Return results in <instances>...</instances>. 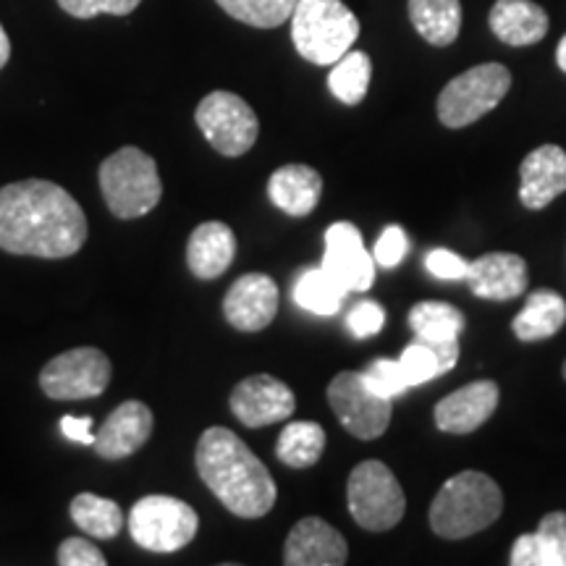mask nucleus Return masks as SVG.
Wrapping results in <instances>:
<instances>
[{
	"instance_id": "nucleus-32",
	"label": "nucleus",
	"mask_w": 566,
	"mask_h": 566,
	"mask_svg": "<svg viewBox=\"0 0 566 566\" xmlns=\"http://www.w3.org/2000/svg\"><path fill=\"white\" fill-rule=\"evenodd\" d=\"M399 365H401V370H405L409 386H412V388L422 386V384H430V380H436L438 375H446L438 352L430 344L420 342V338H417V342H412L405 352H401Z\"/></svg>"
},
{
	"instance_id": "nucleus-19",
	"label": "nucleus",
	"mask_w": 566,
	"mask_h": 566,
	"mask_svg": "<svg viewBox=\"0 0 566 566\" xmlns=\"http://www.w3.org/2000/svg\"><path fill=\"white\" fill-rule=\"evenodd\" d=\"M566 192V153L558 145L537 147L520 166V200L530 210H543Z\"/></svg>"
},
{
	"instance_id": "nucleus-16",
	"label": "nucleus",
	"mask_w": 566,
	"mask_h": 566,
	"mask_svg": "<svg viewBox=\"0 0 566 566\" xmlns=\"http://www.w3.org/2000/svg\"><path fill=\"white\" fill-rule=\"evenodd\" d=\"M499 407V386L493 380H475L449 394L436 405V424L443 433L467 436L491 420Z\"/></svg>"
},
{
	"instance_id": "nucleus-5",
	"label": "nucleus",
	"mask_w": 566,
	"mask_h": 566,
	"mask_svg": "<svg viewBox=\"0 0 566 566\" xmlns=\"http://www.w3.org/2000/svg\"><path fill=\"white\" fill-rule=\"evenodd\" d=\"M101 189L108 210L122 221L147 216L163 197L158 163L139 147H122L103 160Z\"/></svg>"
},
{
	"instance_id": "nucleus-6",
	"label": "nucleus",
	"mask_w": 566,
	"mask_h": 566,
	"mask_svg": "<svg viewBox=\"0 0 566 566\" xmlns=\"http://www.w3.org/2000/svg\"><path fill=\"white\" fill-rule=\"evenodd\" d=\"M509 87H512V71L501 63H480L467 69L438 95V118L449 129H464L504 101Z\"/></svg>"
},
{
	"instance_id": "nucleus-14",
	"label": "nucleus",
	"mask_w": 566,
	"mask_h": 566,
	"mask_svg": "<svg viewBox=\"0 0 566 566\" xmlns=\"http://www.w3.org/2000/svg\"><path fill=\"white\" fill-rule=\"evenodd\" d=\"M279 313V286L271 275L247 273L231 283L223 300V315L229 325L244 334L263 331Z\"/></svg>"
},
{
	"instance_id": "nucleus-30",
	"label": "nucleus",
	"mask_w": 566,
	"mask_h": 566,
	"mask_svg": "<svg viewBox=\"0 0 566 566\" xmlns=\"http://www.w3.org/2000/svg\"><path fill=\"white\" fill-rule=\"evenodd\" d=\"M373 80V61L363 51H349L342 55L328 74V87L344 105H359L365 101Z\"/></svg>"
},
{
	"instance_id": "nucleus-13",
	"label": "nucleus",
	"mask_w": 566,
	"mask_h": 566,
	"mask_svg": "<svg viewBox=\"0 0 566 566\" xmlns=\"http://www.w3.org/2000/svg\"><path fill=\"white\" fill-rule=\"evenodd\" d=\"M323 268L346 292H367L375 281V258L365 250L363 233L354 223L338 221L325 231Z\"/></svg>"
},
{
	"instance_id": "nucleus-12",
	"label": "nucleus",
	"mask_w": 566,
	"mask_h": 566,
	"mask_svg": "<svg viewBox=\"0 0 566 566\" xmlns=\"http://www.w3.org/2000/svg\"><path fill=\"white\" fill-rule=\"evenodd\" d=\"M231 412L247 428H265L294 415L296 396L273 375H250L231 391Z\"/></svg>"
},
{
	"instance_id": "nucleus-15",
	"label": "nucleus",
	"mask_w": 566,
	"mask_h": 566,
	"mask_svg": "<svg viewBox=\"0 0 566 566\" xmlns=\"http://www.w3.org/2000/svg\"><path fill=\"white\" fill-rule=\"evenodd\" d=\"M349 558L344 535L321 516H304L294 525L283 546V564L289 566H342Z\"/></svg>"
},
{
	"instance_id": "nucleus-2",
	"label": "nucleus",
	"mask_w": 566,
	"mask_h": 566,
	"mask_svg": "<svg viewBox=\"0 0 566 566\" xmlns=\"http://www.w3.org/2000/svg\"><path fill=\"white\" fill-rule=\"evenodd\" d=\"M197 472L231 514L260 520L275 506L279 488L268 467L229 428H208L195 454Z\"/></svg>"
},
{
	"instance_id": "nucleus-25",
	"label": "nucleus",
	"mask_w": 566,
	"mask_h": 566,
	"mask_svg": "<svg viewBox=\"0 0 566 566\" xmlns=\"http://www.w3.org/2000/svg\"><path fill=\"white\" fill-rule=\"evenodd\" d=\"M409 21L424 42L446 48L462 30V3L459 0H409Z\"/></svg>"
},
{
	"instance_id": "nucleus-10",
	"label": "nucleus",
	"mask_w": 566,
	"mask_h": 566,
	"mask_svg": "<svg viewBox=\"0 0 566 566\" xmlns=\"http://www.w3.org/2000/svg\"><path fill=\"white\" fill-rule=\"evenodd\" d=\"M394 399L375 394L365 384L363 373H338L328 386V405L344 424L346 433L359 441H375L388 430L394 415Z\"/></svg>"
},
{
	"instance_id": "nucleus-22",
	"label": "nucleus",
	"mask_w": 566,
	"mask_h": 566,
	"mask_svg": "<svg viewBox=\"0 0 566 566\" xmlns=\"http://www.w3.org/2000/svg\"><path fill=\"white\" fill-rule=\"evenodd\" d=\"M323 195V176L315 168L292 163L281 166L268 181V197L275 208L292 218H304L317 208Z\"/></svg>"
},
{
	"instance_id": "nucleus-42",
	"label": "nucleus",
	"mask_w": 566,
	"mask_h": 566,
	"mask_svg": "<svg viewBox=\"0 0 566 566\" xmlns=\"http://www.w3.org/2000/svg\"><path fill=\"white\" fill-rule=\"evenodd\" d=\"M562 373H564V378H566V363H564V367H562Z\"/></svg>"
},
{
	"instance_id": "nucleus-17",
	"label": "nucleus",
	"mask_w": 566,
	"mask_h": 566,
	"mask_svg": "<svg viewBox=\"0 0 566 566\" xmlns=\"http://www.w3.org/2000/svg\"><path fill=\"white\" fill-rule=\"evenodd\" d=\"M464 281L470 283L472 294L480 296V300L509 302L525 294L527 263L520 254L491 252L472 260Z\"/></svg>"
},
{
	"instance_id": "nucleus-39",
	"label": "nucleus",
	"mask_w": 566,
	"mask_h": 566,
	"mask_svg": "<svg viewBox=\"0 0 566 566\" xmlns=\"http://www.w3.org/2000/svg\"><path fill=\"white\" fill-rule=\"evenodd\" d=\"M92 428H95L92 417H63L61 420V433L74 443H84V446L95 443V430Z\"/></svg>"
},
{
	"instance_id": "nucleus-38",
	"label": "nucleus",
	"mask_w": 566,
	"mask_h": 566,
	"mask_svg": "<svg viewBox=\"0 0 566 566\" xmlns=\"http://www.w3.org/2000/svg\"><path fill=\"white\" fill-rule=\"evenodd\" d=\"M59 564L61 566H105L103 551L95 543L84 541V537H69L59 548Z\"/></svg>"
},
{
	"instance_id": "nucleus-1",
	"label": "nucleus",
	"mask_w": 566,
	"mask_h": 566,
	"mask_svg": "<svg viewBox=\"0 0 566 566\" xmlns=\"http://www.w3.org/2000/svg\"><path fill=\"white\" fill-rule=\"evenodd\" d=\"M87 242V216L59 184L13 181L0 189V250L61 260Z\"/></svg>"
},
{
	"instance_id": "nucleus-31",
	"label": "nucleus",
	"mask_w": 566,
	"mask_h": 566,
	"mask_svg": "<svg viewBox=\"0 0 566 566\" xmlns=\"http://www.w3.org/2000/svg\"><path fill=\"white\" fill-rule=\"evenodd\" d=\"M231 19L254 30H275L292 19L296 0H216Z\"/></svg>"
},
{
	"instance_id": "nucleus-9",
	"label": "nucleus",
	"mask_w": 566,
	"mask_h": 566,
	"mask_svg": "<svg viewBox=\"0 0 566 566\" xmlns=\"http://www.w3.org/2000/svg\"><path fill=\"white\" fill-rule=\"evenodd\" d=\"M195 122L210 142L212 150L226 158H242L258 142L260 122L250 103L226 90H216L197 105Z\"/></svg>"
},
{
	"instance_id": "nucleus-4",
	"label": "nucleus",
	"mask_w": 566,
	"mask_h": 566,
	"mask_svg": "<svg viewBox=\"0 0 566 566\" xmlns=\"http://www.w3.org/2000/svg\"><path fill=\"white\" fill-rule=\"evenodd\" d=\"M357 38L359 19L344 0H296L292 42L304 61L315 66H334L352 51Z\"/></svg>"
},
{
	"instance_id": "nucleus-18",
	"label": "nucleus",
	"mask_w": 566,
	"mask_h": 566,
	"mask_svg": "<svg viewBox=\"0 0 566 566\" xmlns=\"http://www.w3.org/2000/svg\"><path fill=\"white\" fill-rule=\"evenodd\" d=\"M153 424L155 420L150 407L142 405V401H124L103 422V428L95 433V443L92 446H95V451L103 459L116 462V459L132 457L134 451H139L142 446L150 441Z\"/></svg>"
},
{
	"instance_id": "nucleus-8",
	"label": "nucleus",
	"mask_w": 566,
	"mask_h": 566,
	"mask_svg": "<svg viewBox=\"0 0 566 566\" xmlns=\"http://www.w3.org/2000/svg\"><path fill=\"white\" fill-rule=\"evenodd\" d=\"M200 516L187 501L174 495H145L129 512L134 543L153 554H174L195 541Z\"/></svg>"
},
{
	"instance_id": "nucleus-34",
	"label": "nucleus",
	"mask_w": 566,
	"mask_h": 566,
	"mask_svg": "<svg viewBox=\"0 0 566 566\" xmlns=\"http://www.w3.org/2000/svg\"><path fill=\"white\" fill-rule=\"evenodd\" d=\"M142 0H59V6L69 17L74 19H95L103 13L111 17H129L132 11H137Z\"/></svg>"
},
{
	"instance_id": "nucleus-7",
	"label": "nucleus",
	"mask_w": 566,
	"mask_h": 566,
	"mask_svg": "<svg viewBox=\"0 0 566 566\" xmlns=\"http://www.w3.org/2000/svg\"><path fill=\"white\" fill-rule=\"evenodd\" d=\"M346 501H349L352 520L370 533H386L396 527L407 512L399 480L378 459H367L354 467L346 485Z\"/></svg>"
},
{
	"instance_id": "nucleus-23",
	"label": "nucleus",
	"mask_w": 566,
	"mask_h": 566,
	"mask_svg": "<svg viewBox=\"0 0 566 566\" xmlns=\"http://www.w3.org/2000/svg\"><path fill=\"white\" fill-rule=\"evenodd\" d=\"M512 566H566V512H551L535 533L516 537L509 556Z\"/></svg>"
},
{
	"instance_id": "nucleus-33",
	"label": "nucleus",
	"mask_w": 566,
	"mask_h": 566,
	"mask_svg": "<svg viewBox=\"0 0 566 566\" xmlns=\"http://www.w3.org/2000/svg\"><path fill=\"white\" fill-rule=\"evenodd\" d=\"M363 378L375 394L386 396V399H396V396L407 394L412 388L405 370H401L399 359H375L367 370H363Z\"/></svg>"
},
{
	"instance_id": "nucleus-20",
	"label": "nucleus",
	"mask_w": 566,
	"mask_h": 566,
	"mask_svg": "<svg viewBox=\"0 0 566 566\" xmlns=\"http://www.w3.org/2000/svg\"><path fill=\"white\" fill-rule=\"evenodd\" d=\"M237 258V237L221 221H208L197 226L187 244V265L195 279L212 281L221 279Z\"/></svg>"
},
{
	"instance_id": "nucleus-27",
	"label": "nucleus",
	"mask_w": 566,
	"mask_h": 566,
	"mask_svg": "<svg viewBox=\"0 0 566 566\" xmlns=\"http://www.w3.org/2000/svg\"><path fill=\"white\" fill-rule=\"evenodd\" d=\"M325 443H328V438H325V430L317 422H289L281 430L279 443H275V457L292 470H307V467L321 462Z\"/></svg>"
},
{
	"instance_id": "nucleus-11",
	"label": "nucleus",
	"mask_w": 566,
	"mask_h": 566,
	"mask_svg": "<svg viewBox=\"0 0 566 566\" xmlns=\"http://www.w3.org/2000/svg\"><path fill=\"white\" fill-rule=\"evenodd\" d=\"M108 354L92 346L63 352L42 367L40 388L55 401H82L101 396L111 384Z\"/></svg>"
},
{
	"instance_id": "nucleus-29",
	"label": "nucleus",
	"mask_w": 566,
	"mask_h": 566,
	"mask_svg": "<svg viewBox=\"0 0 566 566\" xmlns=\"http://www.w3.org/2000/svg\"><path fill=\"white\" fill-rule=\"evenodd\" d=\"M71 520L76 522L82 533L101 537V541H111L124 527L122 506L95 493H80L71 501Z\"/></svg>"
},
{
	"instance_id": "nucleus-26",
	"label": "nucleus",
	"mask_w": 566,
	"mask_h": 566,
	"mask_svg": "<svg viewBox=\"0 0 566 566\" xmlns=\"http://www.w3.org/2000/svg\"><path fill=\"white\" fill-rule=\"evenodd\" d=\"M409 328L424 344H459L464 315L449 302H420L409 310Z\"/></svg>"
},
{
	"instance_id": "nucleus-21",
	"label": "nucleus",
	"mask_w": 566,
	"mask_h": 566,
	"mask_svg": "<svg viewBox=\"0 0 566 566\" xmlns=\"http://www.w3.org/2000/svg\"><path fill=\"white\" fill-rule=\"evenodd\" d=\"M488 24L506 45L527 48L548 34V13L533 0H495Z\"/></svg>"
},
{
	"instance_id": "nucleus-36",
	"label": "nucleus",
	"mask_w": 566,
	"mask_h": 566,
	"mask_svg": "<svg viewBox=\"0 0 566 566\" xmlns=\"http://www.w3.org/2000/svg\"><path fill=\"white\" fill-rule=\"evenodd\" d=\"M384 323H386L384 307L370 300L354 304L349 317H346V325H349L354 338H370L375 334H380V331H384Z\"/></svg>"
},
{
	"instance_id": "nucleus-40",
	"label": "nucleus",
	"mask_w": 566,
	"mask_h": 566,
	"mask_svg": "<svg viewBox=\"0 0 566 566\" xmlns=\"http://www.w3.org/2000/svg\"><path fill=\"white\" fill-rule=\"evenodd\" d=\"M9 59H11V40H9V34H6L3 24H0V69L9 63Z\"/></svg>"
},
{
	"instance_id": "nucleus-3",
	"label": "nucleus",
	"mask_w": 566,
	"mask_h": 566,
	"mask_svg": "<svg viewBox=\"0 0 566 566\" xmlns=\"http://www.w3.org/2000/svg\"><path fill=\"white\" fill-rule=\"evenodd\" d=\"M504 512V493L485 472L464 470L446 480L430 504V527L446 541L483 533Z\"/></svg>"
},
{
	"instance_id": "nucleus-24",
	"label": "nucleus",
	"mask_w": 566,
	"mask_h": 566,
	"mask_svg": "<svg viewBox=\"0 0 566 566\" xmlns=\"http://www.w3.org/2000/svg\"><path fill=\"white\" fill-rule=\"evenodd\" d=\"M566 325V302L562 294L548 292H533L527 296L522 313L514 317L512 331L520 342L533 344V342H546V338L556 336Z\"/></svg>"
},
{
	"instance_id": "nucleus-37",
	"label": "nucleus",
	"mask_w": 566,
	"mask_h": 566,
	"mask_svg": "<svg viewBox=\"0 0 566 566\" xmlns=\"http://www.w3.org/2000/svg\"><path fill=\"white\" fill-rule=\"evenodd\" d=\"M424 268L438 281H464L470 263L451 250H430L424 254Z\"/></svg>"
},
{
	"instance_id": "nucleus-28",
	"label": "nucleus",
	"mask_w": 566,
	"mask_h": 566,
	"mask_svg": "<svg viewBox=\"0 0 566 566\" xmlns=\"http://www.w3.org/2000/svg\"><path fill=\"white\" fill-rule=\"evenodd\" d=\"M349 294L325 268H307L294 283V302L313 315H336Z\"/></svg>"
},
{
	"instance_id": "nucleus-35",
	"label": "nucleus",
	"mask_w": 566,
	"mask_h": 566,
	"mask_svg": "<svg viewBox=\"0 0 566 566\" xmlns=\"http://www.w3.org/2000/svg\"><path fill=\"white\" fill-rule=\"evenodd\" d=\"M407 252L409 242L405 229H401V226H386L384 233L378 237V242H375L373 258L380 268H396L407 258Z\"/></svg>"
},
{
	"instance_id": "nucleus-41",
	"label": "nucleus",
	"mask_w": 566,
	"mask_h": 566,
	"mask_svg": "<svg viewBox=\"0 0 566 566\" xmlns=\"http://www.w3.org/2000/svg\"><path fill=\"white\" fill-rule=\"evenodd\" d=\"M556 63H558V69L564 71L566 74V34L562 38V42H558V51H556Z\"/></svg>"
}]
</instances>
